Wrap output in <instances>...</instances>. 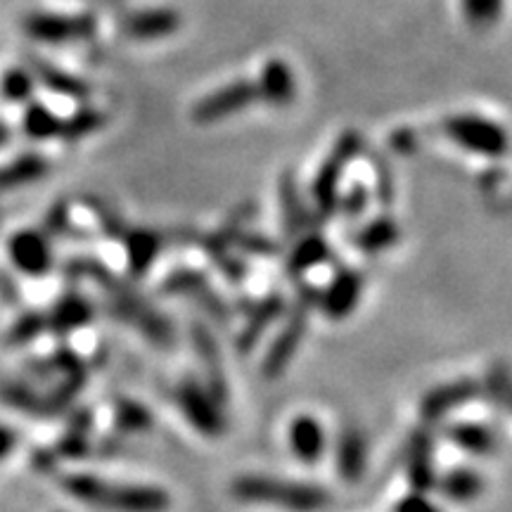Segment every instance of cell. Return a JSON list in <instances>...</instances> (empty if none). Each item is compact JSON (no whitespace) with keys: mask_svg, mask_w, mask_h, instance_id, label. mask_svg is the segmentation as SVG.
<instances>
[{"mask_svg":"<svg viewBox=\"0 0 512 512\" xmlns=\"http://www.w3.org/2000/svg\"><path fill=\"white\" fill-rule=\"evenodd\" d=\"M439 489L448 501L470 503L482 496L484 479L479 477V472L470 470V467H456V470L446 472V475L441 477Z\"/></svg>","mask_w":512,"mask_h":512,"instance_id":"cell-24","label":"cell"},{"mask_svg":"<svg viewBox=\"0 0 512 512\" xmlns=\"http://www.w3.org/2000/svg\"><path fill=\"white\" fill-rule=\"evenodd\" d=\"M17 448V432L12 427L0 422V463L10 458V453Z\"/></svg>","mask_w":512,"mask_h":512,"instance_id":"cell-42","label":"cell"},{"mask_svg":"<svg viewBox=\"0 0 512 512\" xmlns=\"http://www.w3.org/2000/svg\"><path fill=\"white\" fill-rule=\"evenodd\" d=\"M34 72L38 74V79L46 83L48 88H53V91H60L64 95H69V98H86V83L74 79V76H67L46 62H34Z\"/></svg>","mask_w":512,"mask_h":512,"instance_id":"cell-33","label":"cell"},{"mask_svg":"<svg viewBox=\"0 0 512 512\" xmlns=\"http://www.w3.org/2000/svg\"><path fill=\"white\" fill-rule=\"evenodd\" d=\"M283 313H285L283 297L271 294V297L261 299V302L252 309V313H249L245 328H242V332L238 335V351H242V354L252 351L256 344H259V339L266 335V330L271 328Z\"/></svg>","mask_w":512,"mask_h":512,"instance_id":"cell-21","label":"cell"},{"mask_svg":"<svg viewBox=\"0 0 512 512\" xmlns=\"http://www.w3.org/2000/svg\"><path fill=\"white\" fill-rule=\"evenodd\" d=\"M159 249H162V240H159L157 233L147 228H133L126 233V261L128 271L131 275H145L150 271V266L155 264L159 256Z\"/></svg>","mask_w":512,"mask_h":512,"instance_id":"cell-22","label":"cell"},{"mask_svg":"<svg viewBox=\"0 0 512 512\" xmlns=\"http://www.w3.org/2000/svg\"><path fill=\"white\" fill-rule=\"evenodd\" d=\"M46 228L53 235L69 233V209L64 207V204H55V207L50 209V214L46 216Z\"/></svg>","mask_w":512,"mask_h":512,"instance_id":"cell-40","label":"cell"},{"mask_svg":"<svg viewBox=\"0 0 512 512\" xmlns=\"http://www.w3.org/2000/svg\"><path fill=\"white\" fill-rule=\"evenodd\" d=\"M318 304V294L311 290V287H304L297 294V302L290 309V316H287L283 330L278 332L271 349L266 351L264 363H261V375L266 380H275L287 370L292 363L294 354H297L299 344L306 335V328H309V313L313 306Z\"/></svg>","mask_w":512,"mask_h":512,"instance_id":"cell-4","label":"cell"},{"mask_svg":"<svg viewBox=\"0 0 512 512\" xmlns=\"http://www.w3.org/2000/svg\"><path fill=\"white\" fill-rule=\"evenodd\" d=\"M358 150H361V138L354 131L344 133L337 140L330 157L325 159V164L320 166L316 181H313L311 195L313 202H316L318 216H323V219H328L332 211L339 207V178H342L344 169H347V164L354 159Z\"/></svg>","mask_w":512,"mask_h":512,"instance_id":"cell-6","label":"cell"},{"mask_svg":"<svg viewBox=\"0 0 512 512\" xmlns=\"http://www.w3.org/2000/svg\"><path fill=\"white\" fill-rule=\"evenodd\" d=\"M394 512H441V510L430 501V498L422 494V491H413V494L403 496L401 501L396 503Z\"/></svg>","mask_w":512,"mask_h":512,"instance_id":"cell-38","label":"cell"},{"mask_svg":"<svg viewBox=\"0 0 512 512\" xmlns=\"http://www.w3.org/2000/svg\"><path fill=\"white\" fill-rule=\"evenodd\" d=\"M401 240V228L399 223L382 216V219L370 221L366 228H361V233L356 235V247L363 254H382L387 249H392L396 242Z\"/></svg>","mask_w":512,"mask_h":512,"instance_id":"cell-26","label":"cell"},{"mask_svg":"<svg viewBox=\"0 0 512 512\" xmlns=\"http://www.w3.org/2000/svg\"><path fill=\"white\" fill-rule=\"evenodd\" d=\"M448 439L453 444L463 448L467 453H475V456H486L496 448L494 434L486 430L484 425H477V422H460V425H453L448 430Z\"/></svg>","mask_w":512,"mask_h":512,"instance_id":"cell-29","label":"cell"},{"mask_svg":"<svg viewBox=\"0 0 512 512\" xmlns=\"http://www.w3.org/2000/svg\"><path fill=\"white\" fill-rule=\"evenodd\" d=\"M508 408H510V411H512V399H510V403H508Z\"/></svg>","mask_w":512,"mask_h":512,"instance_id":"cell-45","label":"cell"},{"mask_svg":"<svg viewBox=\"0 0 512 512\" xmlns=\"http://www.w3.org/2000/svg\"><path fill=\"white\" fill-rule=\"evenodd\" d=\"M259 98L256 93V86L249 81H235L228 83V86L219 88L207 98H202L192 110V119L197 124H216V121L233 117L235 112L245 110V107L252 105V102Z\"/></svg>","mask_w":512,"mask_h":512,"instance_id":"cell-9","label":"cell"},{"mask_svg":"<svg viewBox=\"0 0 512 512\" xmlns=\"http://www.w3.org/2000/svg\"><path fill=\"white\" fill-rule=\"evenodd\" d=\"M366 204H368L366 188H363V185L358 188V185H356V188L349 190V195L342 200V211L349 216V219H356V216L363 214Z\"/></svg>","mask_w":512,"mask_h":512,"instance_id":"cell-39","label":"cell"},{"mask_svg":"<svg viewBox=\"0 0 512 512\" xmlns=\"http://www.w3.org/2000/svg\"><path fill=\"white\" fill-rule=\"evenodd\" d=\"M164 294H176V297H195L200 302L202 309L209 311V316H214L216 320H226L228 318V306L223 304V299L211 290L207 278L200 271H183L171 273L169 278L164 280L162 285Z\"/></svg>","mask_w":512,"mask_h":512,"instance_id":"cell-13","label":"cell"},{"mask_svg":"<svg viewBox=\"0 0 512 512\" xmlns=\"http://www.w3.org/2000/svg\"><path fill=\"white\" fill-rule=\"evenodd\" d=\"M335 465L344 482L356 484L366 475L368 467V441L361 427L347 425L337 434Z\"/></svg>","mask_w":512,"mask_h":512,"instance_id":"cell-12","label":"cell"},{"mask_svg":"<svg viewBox=\"0 0 512 512\" xmlns=\"http://www.w3.org/2000/svg\"><path fill=\"white\" fill-rule=\"evenodd\" d=\"M190 337H192V347L197 351V358H200L202 363L204 375H207V389L223 403L228 396V380H226V370H223V358H221L219 344H216V337L211 335V330L202 323L192 325Z\"/></svg>","mask_w":512,"mask_h":512,"instance_id":"cell-14","label":"cell"},{"mask_svg":"<svg viewBox=\"0 0 512 512\" xmlns=\"http://www.w3.org/2000/svg\"><path fill=\"white\" fill-rule=\"evenodd\" d=\"M432 434L427 430H418L411 434L406 446V470H408V482L415 491H430L437 484L434 477V463H432Z\"/></svg>","mask_w":512,"mask_h":512,"instance_id":"cell-16","label":"cell"},{"mask_svg":"<svg viewBox=\"0 0 512 512\" xmlns=\"http://www.w3.org/2000/svg\"><path fill=\"white\" fill-rule=\"evenodd\" d=\"M3 93L12 102H22L31 95V79L24 72H8L3 79Z\"/></svg>","mask_w":512,"mask_h":512,"instance_id":"cell-37","label":"cell"},{"mask_svg":"<svg viewBox=\"0 0 512 512\" xmlns=\"http://www.w3.org/2000/svg\"><path fill=\"white\" fill-rule=\"evenodd\" d=\"M8 140H10V128L5 124H0V147L8 143Z\"/></svg>","mask_w":512,"mask_h":512,"instance_id":"cell-44","label":"cell"},{"mask_svg":"<svg viewBox=\"0 0 512 512\" xmlns=\"http://www.w3.org/2000/svg\"><path fill=\"white\" fill-rule=\"evenodd\" d=\"M27 31L43 43L81 41L93 36L95 19L91 15H36L27 22Z\"/></svg>","mask_w":512,"mask_h":512,"instance_id":"cell-10","label":"cell"},{"mask_svg":"<svg viewBox=\"0 0 512 512\" xmlns=\"http://www.w3.org/2000/svg\"><path fill=\"white\" fill-rule=\"evenodd\" d=\"M114 425L124 434L147 432L152 427V415L143 403L131 399H119L114 406Z\"/></svg>","mask_w":512,"mask_h":512,"instance_id":"cell-30","label":"cell"},{"mask_svg":"<svg viewBox=\"0 0 512 512\" xmlns=\"http://www.w3.org/2000/svg\"><path fill=\"white\" fill-rule=\"evenodd\" d=\"M330 256V247L320 235H306L304 240L297 242V247L290 252V259H287V273L292 278H299L306 271H311L313 266L323 264Z\"/></svg>","mask_w":512,"mask_h":512,"instance_id":"cell-27","label":"cell"},{"mask_svg":"<svg viewBox=\"0 0 512 512\" xmlns=\"http://www.w3.org/2000/svg\"><path fill=\"white\" fill-rule=\"evenodd\" d=\"M377 192H380L382 202H392V176H389V169L384 164L377 166Z\"/></svg>","mask_w":512,"mask_h":512,"instance_id":"cell-43","label":"cell"},{"mask_svg":"<svg viewBox=\"0 0 512 512\" xmlns=\"http://www.w3.org/2000/svg\"><path fill=\"white\" fill-rule=\"evenodd\" d=\"M24 131H27L29 138H36V140L57 138L62 131V121L57 119L48 107L34 105L29 107L27 117H24Z\"/></svg>","mask_w":512,"mask_h":512,"instance_id":"cell-32","label":"cell"},{"mask_svg":"<svg viewBox=\"0 0 512 512\" xmlns=\"http://www.w3.org/2000/svg\"><path fill=\"white\" fill-rule=\"evenodd\" d=\"M460 3L472 29H489L501 19L503 0H460Z\"/></svg>","mask_w":512,"mask_h":512,"instance_id":"cell-34","label":"cell"},{"mask_svg":"<svg viewBox=\"0 0 512 512\" xmlns=\"http://www.w3.org/2000/svg\"><path fill=\"white\" fill-rule=\"evenodd\" d=\"M8 259L15 271L38 278V275H46L53 266V249H50L43 230L24 228L12 233L8 240Z\"/></svg>","mask_w":512,"mask_h":512,"instance_id":"cell-8","label":"cell"},{"mask_svg":"<svg viewBox=\"0 0 512 512\" xmlns=\"http://www.w3.org/2000/svg\"><path fill=\"white\" fill-rule=\"evenodd\" d=\"M67 275H72L74 280H91V283L98 285L114 316L121 323L136 328L152 344H157V347H174V328H171L169 320L155 306L147 304L136 292V287L124 283L105 264L93 259H72L67 261Z\"/></svg>","mask_w":512,"mask_h":512,"instance_id":"cell-1","label":"cell"},{"mask_svg":"<svg viewBox=\"0 0 512 512\" xmlns=\"http://www.w3.org/2000/svg\"><path fill=\"white\" fill-rule=\"evenodd\" d=\"M363 275L356 271H342L328 285V290L318 297V306L328 318H347L361 302Z\"/></svg>","mask_w":512,"mask_h":512,"instance_id":"cell-15","label":"cell"},{"mask_svg":"<svg viewBox=\"0 0 512 512\" xmlns=\"http://www.w3.org/2000/svg\"><path fill=\"white\" fill-rule=\"evenodd\" d=\"M482 392V387L475 380H456L446 382L434 387L432 392L425 394V399L420 401V415L422 420L434 422L446 418L451 411H458V408L467 406L470 401L477 399V394Z\"/></svg>","mask_w":512,"mask_h":512,"instance_id":"cell-11","label":"cell"},{"mask_svg":"<svg viewBox=\"0 0 512 512\" xmlns=\"http://www.w3.org/2000/svg\"><path fill=\"white\" fill-rule=\"evenodd\" d=\"M62 486L76 501L107 512H166L171 498L164 489L140 484H119L93 475H67Z\"/></svg>","mask_w":512,"mask_h":512,"instance_id":"cell-2","label":"cell"},{"mask_svg":"<svg viewBox=\"0 0 512 512\" xmlns=\"http://www.w3.org/2000/svg\"><path fill=\"white\" fill-rule=\"evenodd\" d=\"M102 114L95 112V110H83L72 117L69 121H62V131H60V138H67V140H79V138H86L91 136V133L98 131L102 126Z\"/></svg>","mask_w":512,"mask_h":512,"instance_id":"cell-35","label":"cell"},{"mask_svg":"<svg viewBox=\"0 0 512 512\" xmlns=\"http://www.w3.org/2000/svg\"><path fill=\"white\" fill-rule=\"evenodd\" d=\"M325 444H328L325 427L316 418H311V415H299L290 425V448L302 463H318L323 458Z\"/></svg>","mask_w":512,"mask_h":512,"instance_id":"cell-20","label":"cell"},{"mask_svg":"<svg viewBox=\"0 0 512 512\" xmlns=\"http://www.w3.org/2000/svg\"><path fill=\"white\" fill-rule=\"evenodd\" d=\"M178 27H181V15L166 8L136 12L124 22V31L136 41H155V38L174 34Z\"/></svg>","mask_w":512,"mask_h":512,"instance_id":"cell-19","label":"cell"},{"mask_svg":"<svg viewBox=\"0 0 512 512\" xmlns=\"http://www.w3.org/2000/svg\"><path fill=\"white\" fill-rule=\"evenodd\" d=\"M93 304L81 294L69 292L55 302L53 309L46 313L48 330L55 335H72V332L86 328L93 320Z\"/></svg>","mask_w":512,"mask_h":512,"instance_id":"cell-17","label":"cell"},{"mask_svg":"<svg viewBox=\"0 0 512 512\" xmlns=\"http://www.w3.org/2000/svg\"><path fill=\"white\" fill-rule=\"evenodd\" d=\"M230 494L242 503L275 505L292 512H318L330 505V491L316 484L287 482V479L242 475L230 484Z\"/></svg>","mask_w":512,"mask_h":512,"instance_id":"cell-3","label":"cell"},{"mask_svg":"<svg viewBox=\"0 0 512 512\" xmlns=\"http://www.w3.org/2000/svg\"><path fill=\"white\" fill-rule=\"evenodd\" d=\"M46 171L48 162L38 155H22L12 159V162L0 166V195L38 181L41 176H46Z\"/></svg>","mask_w":512,"mask_h":512,"instance_id":"cell-23","label":"cell"},{"mask_svg":"<svg viewBox=\"0 0 512 512\" xmlns=\"http://www.w3.org/2000/svg\"><path fill=\"white\" fill-rule=\"evenodd\" d=\"M0 399L8 403V406L15 408V411H22L29 415H41V418H46V415H55L48 396L36 392L31 384H24V382L3 384V387H0Z\"/></svg>","mask_w":512,"mask_h":512,"instance_id":"cell-25","label":"cell"},{"mask_svg":"<svg viewBox=\"0 0 512 512\" xmlns=\"http://www.w3.org/2000/svg\"><path fill=\"white\" fill-rule=\"evenodd\" d=\"M176 401L181 406L185 420L204 437L216 439L226 432V418H223L221 401L209 392L207 387L195 380H185L176 392Z\"/></svg>","mask_w":512,"mask_h":512,"instance_id":"cell-7","label":"cell"},{"mask_svg":"<svg viewBox=\"0 0 512 512\" xmlns=\"http://www.w3.org/2000/svg\"><path fill=\"white\" fill-rule=\"evenodd\" d=\"M489 392L494 396V403L498 406H508L510 399H512V375L510 370L505 366H496L491 368L489 373Z\"/></svg>","mask_w":512,"mask_h":512,"instance_id":"cell-36","label":"cell"},{"mask_svg":"<svg viewBox=\"0 0 512 512\" xmlns=\"http://www.w3.org/2000/svg\"><path fill=\"white\" fill-rule=\"evenodd\" d=\"M238 242L242 245V249L249 254H275L273 242H268L266 238H259V235H240Z\"/></svg>","mask_w":512,"mask_h":512,"instance_id":"cell-41","label":"cell"},{"mask_svg":"<svg viewBox=\"0 0 512 512\" xmlns=\"http://www.w3.org/2000/svg\"><path fill=\"white\" fill-rule=\"evenodd\" d=\"M444 131L453 143L479 157H503L510 147V138L501 124L484 117H472V114L451 117L444 124Z\"/></svg>","mask_w":512,"mask_h":512,"instance_id":"cell-5","label":"cell"},{"mask_svg":"<svg viewBox=\"0 0 512 512\" xmlns=\"http://www.w3.org/2000/svg\"><path fill=\"white\" fill-rule=\"evenodd\" d=\"M280 207H283V223L287 238H297L306 226V207L292 174H285L283 181H280Z\"/></svg>","mask_w":512,"mask_h":512,"instance_id":"cell-28","label":"cell"},{"mask_svg":"<svg viewBox=\"0 0 512 512\" xmlns=\"http://www.w3.org/2000/svg\"><path fill=\"white\" fill-rule=\"evenodd\" d=\"M46 330H48L46 313L29 311L24 313V316H19L15 323L10 325L8 335H5V342H8V347H24V344H31L34 339L41 337Z\"/></svg>","mask_w":512,"mask_h":512,"instance_id":"cell-31","label":"cell"},{"mask_svg":"<svg viewBox=\"0 0 512 512\" xmlns=\"http://www.w3.org/2000/svg\"><path fill=\"white\" fill-rule=\"evenodd\" d=\"M256 93H259L261 100H266L268 105L273 107H285L292 105L294 95H297V81H294V74L290 64L278 60H268L261 69L259 86H256Z\"/></svg>","mask_w":512,"mask_h":512,"instance_id":"cell-18","label":"cell"}]
</instances>
